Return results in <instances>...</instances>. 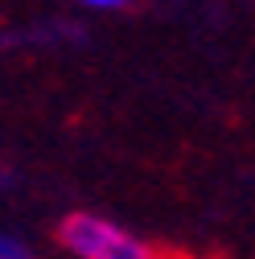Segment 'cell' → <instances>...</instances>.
<instances>
[{"mask_svg":"<svg viewBox=\"0 0 255 259\" xmlns=\"http://www.w3.org/2000/svg\"><path fill=\"white\" fill-rule=\"evenodd\" d=\"M62 243L82 259H144L148 255V247L136 235H128L123 226L95 214H70L62 222Z\"/></svg>","mask_w":255,"mask_h":259,"instance_id":"cell-1","label":"cell"},{"mask_svg":"<svg viewBox=\"0 0 255 259\" xmlns=\"http://www.w3.org/2000/svg\"><path fill=\"white\" fill-rule=\"evenodd\" d=\"M25 255V247L17 243V239H9V235H0V259H21Z\"/></svg>","mask_w":255,"mask_h":259,"instance_id":"cell-2","label":"cell"},{"mask_svg":"<svg viewBox=\"0 0 255 259\" xmlns=\"http://www.w3.org/2000/svg\"><path fill=\"white\" fill-rule=\"evenodd\" d=\"M78 5H87V9H123L128 0H78Z\"/></svg>","mask_w":255,"mask_h":259,"instance_id":"cell-3","label":"cell"}]
</instances>
